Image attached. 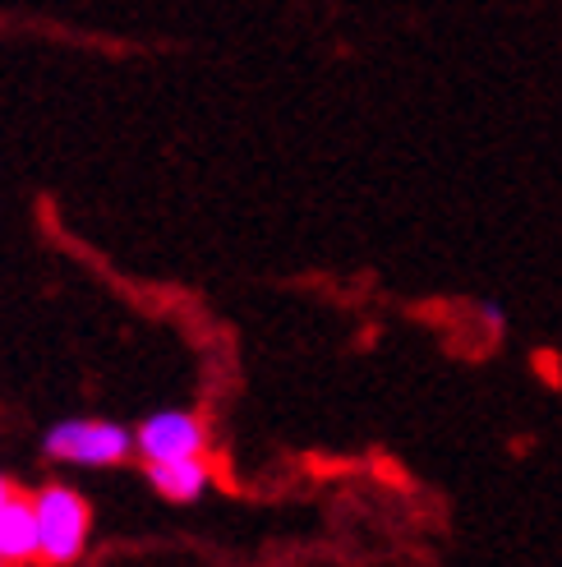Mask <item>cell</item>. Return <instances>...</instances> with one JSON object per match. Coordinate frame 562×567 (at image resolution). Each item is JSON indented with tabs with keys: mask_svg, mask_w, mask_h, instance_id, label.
<instances>
[{
	"mask_svg": "<svg viewBox=\"0 0 562 567\" xmlns=\"http://www.w3.org/2000/svg\"><path fill=\"white\" fill-rule=\"evenodd\" d=\"M42 452L70 466H121L134 452V434L116 420H61L42 434Z\"/></svg>",
	"mask_w": 562,
	"mask_h": 567,
	"instance_id": "obj_1",
	"label": "cell"
},
{
	"mask_svg": "<svg viewBox=\"0 0 562 567\" xmlns=\"http://www.w3.org/2000/svg\"><path fill=\"white\" fill-rule=\"evenodd\" d=\"M38 507V535H42V563H74L89 545V503L70 485H46L33 498Z\"/></svg>",
	"mask_w": 562,
	"mask_h": 567,
	"instance_id": "obj_2",
	"label": "cell"
},
{
	"mask_svg": "<svg viewBox=\"0 0 562 567\" xmlns=\"http://www.w3.org/2000/svg\"><path fill=\"white\" fill-rule=\"evenodd\" d=\"M208 447V430L194 411H157L134 430V452L144 462H171V457H199Z\"/></svg>",
	"mask_w": 562,
	"mask_h": 567,
	"instance_id": "obj_3",
	"label": "cell"
},
{
	"mask_svg": "<svg viewBox=\"0 0 562 567\" xmlns=\"http://www.w3.org/2000/svg\"><path fill=\"white\" fill-rule=\"evenodd\" d=\"M28 558H42L38 507L33 498L10 494L0 503V563H28Z\"/></svg>",
	"mask_w": 562,
	"mask_h": 567,
	"instance_id": "obj_4",
	"label": "cell"
},
{
	"mask_svg": "<svg viewBox=\"0 0 562 567\" xmlns=\"http://www.w3.org/2000/svg\"><path fill=\"white\" fill-rule=\"evenodd\" d=\"M148 485L166 498V503H194L204 498L208 485H212V471L199 457H171V462H148Z\"/></svg>",
	"mask_w": 562,
	"mask_h": 567,
	"instance_id": "obj_5",
	"label": "cell"
},
{
	"mask_svg": "<svg viewBox=\"0 0 562 567\" xmlns=\"http://www.w3.org/2000/svg\"><path fill=\"white\" fill-rule=\"evenodd\" d=\"M10 494H14V489H10V480H6V475H0V503H6Z\"/></svg>",
	"mask_w": 562,
	"mask_h": 567,
	"instance_id": "obj_6",
	"label": "cell"
}]
</instances>
